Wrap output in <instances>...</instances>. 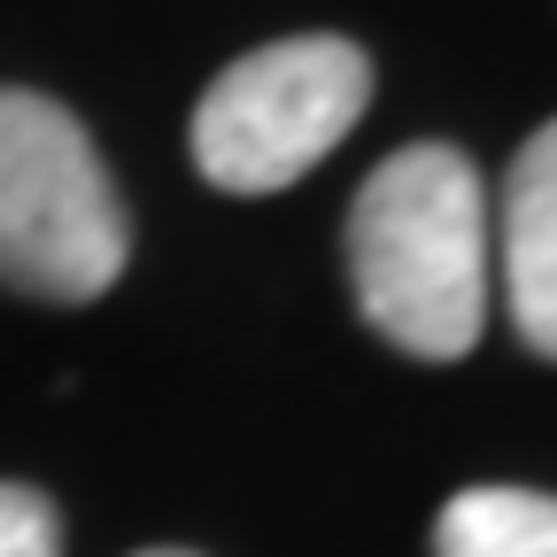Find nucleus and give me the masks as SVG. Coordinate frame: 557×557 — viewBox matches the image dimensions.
Returning a JSON list of instances; mask_svg holds the SVG:
<instances>
[{
    "label": "nucleus",
    "instance_id": "nucleus-1",
    "mask_svg": "<svg viewBox=\"0 0 557 557\" xmlns=\"http://www.w3.org/2000/svg\"><path fill=\"white\" fill-rule=\"evenodd\" d=\"M487 186L465 148H395L348 201V278L372 333L418 364H457L487 325Z\"/></svg>",
    "mask_w": 557,
    "mask_h": 557
},
{
    "label": "nucleus",
    "instance_id": "nucleus-2",
    "mask_svg": "<svg viewBox=\"0 0 557 557\" xmlns=\"http://www.w3.org/2000/svg\"><path fill=\"white\" fill-rule=\"evenodd\" d=\"M132 263V209L86 124L32 86H0V287L101 302Z\"/></svg>",
    "mask_w": 557,
    "mask_h": 557
},
{
    "label": "nucleus",
    "instance_id": "nucleus-3",
    "mask_svg": "<svg viewBox=\"0 0 557 557\" xmlns=\"http://www.w3.org/2000/svg\"><path fill=\"white\" fill-rule=\"evenodd\" d=\"M372 101V54L341 32H302L240 54L194 101V171L225 194L310 178Z\"/></svg>",
    "mask_w": 557,
    "mask_h": 557
},
{
    "label": "nucleus",
    "instance_id": "nucleus-4",
    "mask_svg": "<svg viewBox=\"0 0 557 557\" xmlns=\"http://www.w3.org/2000/svg\"><path fill=\"white\" fill-rule=\"evenodd\" d=\"M496 256H504V302L519 341L557 364V116L519 148L504 178Z\"/></svg>",
    "mask_w": 557,
    "mask_h": 557
},
{
    "label": "nucleus",
    "instance_id": "nucleus-5",
    "mask_svg": "<svg viewBox=\"0 0 557 557\" xmlns=\"http://www.w3.org/2000/svg\"><path fill=\"white\" fill-rule=\"evenodd\" d=\"M434 557H557V496H542V487H465L434 519Z\"/></svg>",
    "mask_w": 557,
    "mask_h": 557
},
{
    "label": "nucleus",
    "instance_id": "nucleus-6",
    "mask_svg": "<svg viewBox=\"0 0 557 557\" xmlns=\"http://www.w3.org/2000/svg\"><path fill=\"white\" fill-rule=\"evenodd\" d=\"M0 557H62V511L24 480H0Z\"/></svg>",
    "mask_w": 557,
    "mask_h": 557
},
{
    "label": "nucleus",
    "instance_id": "nucleus-7",
    "mask_svg": "<svg viewBox=\"0 0 557 557\" xmlns=\"http://www.w3.org/2000/svg\"><path fill=\"white\" fill-rule=\"evenodd\" d=\"M139 557H194V549H139Z\"/></svg>",
    "mask_w": 557,
    "mask_h": 557
}]
</instances>
